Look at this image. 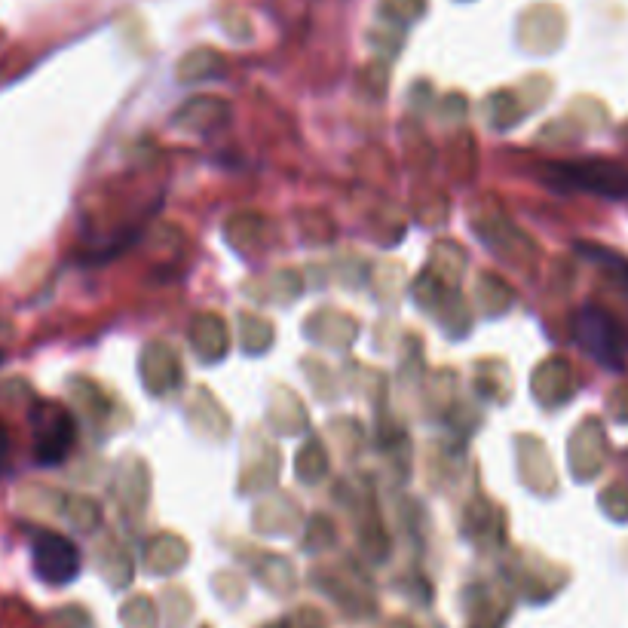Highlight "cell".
<instances>
[{
	"label": "cell",
	"mask_w": 628,
	"mask_h": 628,
	"mask_svg": "<svg viewBox=\"0 0 628 628\" xmlns=\"http://www.w3.org/2000/svg\"><path fill=\"white\" fill-rule=\"evenodd\" d=\"M576 341L586 353L607 365H619L628 350L625 331L601 310H583L576 316Z\"/></svg>",
	"instance_id": "7a4b0ae2"
},
{
	"label": "cell",
	"mask_w": 628,
	"mask_h": 628,
	"mask_svg": "<svg viewBox=\"0 0 628 628\" xmlns=\"http://www.w3.org/2000/svg\"><path fill=\"white\" fill-rule=\"evenodd\" d=\"M34 436H37V460L59 463L74 439L71 417L56 405H43V411L34 414Z\"/></svg>",
	"instance_id": "3957f363"
},
{
	"label": "cell",
	"mask_w": 628,
	"mask_h": 628,
	"mask_svg": "<svg viewBox=\"0 0 628 628\" xmlns=\"http://www.w3.org/2000/svg\"><path fill=\"white\" fill-rule=\"evenodd\" d=\"M31 558H34V570L43 583L50 586H65L77 576L80 570V552L77 546L62 537L53 534V530H37L31 537Z\"/></svg>",
	"instance_id": "6da1fadb"
}]
</instances>
